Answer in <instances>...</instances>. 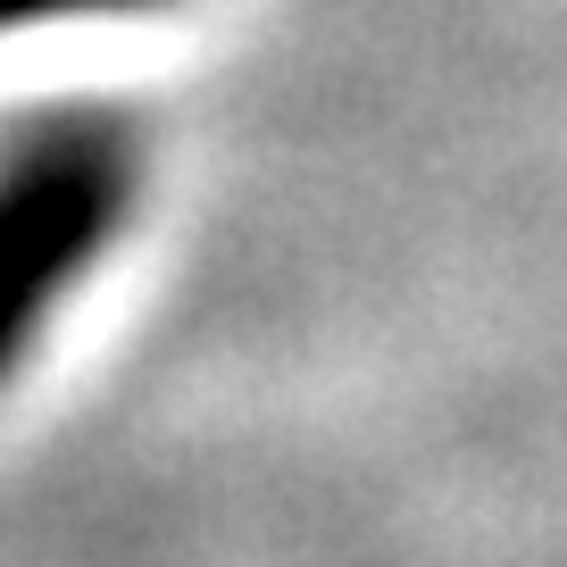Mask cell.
I'll return each mask as SVG.
<instances>
[{
  "instance_id": "cell-1",
  "label": "cell",
  "mask_w": 567,
  "mask_h": 567,
  "mask_svg": "<svg viewBox=\"0 0 567 567\" xmlns=\"http://www.w3.org/2000/svg\"><path fill=\"white\" fill-rule=\"evenodd\" d=\"M151 209V142L117 109H42L0 134V392L42 368Z\"/></svg>"
},
{
  "instance_id": "cell-2",
  "label": "cell",
  "mask_w": 567,
  "mask_h": 567,
  "mask_svg": "<svg viewBox=\"0 0 567 567\" xmlns=\"http://www.w3.org/2000/svg\"><path fill=\"white\" fill-rule=\"evenodd\" d=\"M193 0H0V34H92V25H151Z\"/></svg>"
}]
</instances>
